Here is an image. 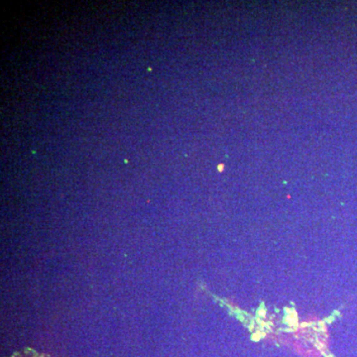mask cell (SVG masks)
Masks as SVG:
<instances>
[{
  "instance_id": "obj_1",
  "label": "cell",
  "mask_w": 357,
  "mask_h": 357,
  "mask_svg": "<svg viewBox=\"0 0 357 357\" xmlns=\"http://www.w3.org/2000/svg\"><path fill=\"white\" fill-rule=\"evenodd\" d=\"M12 357H50V356L39 353V352H37V351H34L32 349H24V350H21V351H18V352H16Z\"/></svg>"
},
{
  "instance_id": "obj_2",
  "label": "cell",
  "mask_w": 357,
  "mask_h": 357,
  "mask_svg": "<svg viewBox=\"0 0 357 357\" xmlns=\"http://www.w3.org/2000/svg\"><path fill=\"white\" fill-rule=\"evenodd\" d=\"M222 168H223V166H222V165H220V166L218 167V170H220V171H221V170H222Z\"/></svg>"
}]
</instances>
